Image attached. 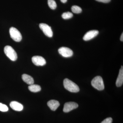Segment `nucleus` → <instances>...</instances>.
<instances>
[{
    "label": "nucleus",
    "instance_id": "obj_1",
    "mask_svg": "<svg viewBox=\"0 0 123 123\" xmlns=\"http://www.w3.org/2000/svg\"><path fill=\"white\" fill-rule=\"evenodd\" d=\"M64 87L67 90L73 93H77L79 92L80 89L78 86L68 78L64 80Z\"/></svg>",
    "mask_w": 123,
    "mask_h": 123
},
{
    "label": "nucleus",
    "instance_id": "obj_2",
    "mask_svg": "<svg viewBox=\"0 0 123 123\" xmlns=\"http://www.w3.org/2000/svg\"><path fill=\"white\" fill-rule=\"evenodd\" d=\"M91 85L94 88L98 90H103L105 88L103 79L100 76L95 77L92 79Z\"/></svg>",
    "mask_w": 123,
    "mask_h": 123
},
{
    "label": "nucleus",
    "instance_id": "obj_3",
    "mask_svg": "<svg viewBox=\"0 0 123 123\" xmlns=\"http://www.w3.org/2000/svg\"><path fill=\"white\" fill-rule=\"evenodd\" d=\"M4 51L6 55L11 60L15 61L17 59V53L11 46H6L4 49Z\"/></svg>",
    "mask_w": 123,
    "mask_h": 123
},
{
    "label": "nucleus",
    "instance_id": "obj_4",
    "mask_svg": "<svg viewBox=\"0 0 123 123\" xmlns=\"http://www.w3.org/2000/svg\"><path fill=\"white\" fill-rule=\"evenodd\" d=\"M10 37L16 42H20L22 39V36L20 31L14 27H11L9 30Z\"/></svg>",
    "mask_w": 123,
    "mask_h": 123
},
{
    "label": "nucleus",
    "instance_id": "obj_5",
    "mask_svg": "<svg viewBox=\"0 0 123 123\" xmlns=\"http://www.w3.org/2000/svg\"><path fill=\"white\" fill-rule=\"evenodd\" d=\"M39 26L40 28L46 36L49 37H52L53 36V31L51 27L47 24L43 23L40 24Z\"/></svg>",
    "mask_w": 123,
    "mask_h": 123
},
{
    "label": "nucleus",
    "instance_id": "obj_6",
    "mask_svg": "<svg viewBox=\"0 0 123 123\" xmlns=\"http://www.w3.org/2000/svg\"><path fill=\"white\" fill-rule=\"evenodd\" d=\"M59 53L63 57H68L72 56L73 52L70 49L65 47H62L58 50Z\"/></svg>",
    "mask_w": 123,
    "mask_h": 123
},
{
    "label": "nucleus",
    "instance_id": "obj_7",
    "mask_svg": "<svg viewBox=\"0 0 123 123\" xmlns=\"http://www.w3.org/2000/svg\"><path fill=\"white\" fill-rule=\"evenodd\" d=\"M77 103L74 102H68L65 104L63 111L65 112H68L78 107Z\"/></svg>",
    "mask_w": 123,
    "mask_h": 123
},
{
    "label": "nucleus",
    "instance_id": "obj_8",
    "mask_svg": "<svg viewBox=\"0 0 123 123\" xmlns=\"http://www.w3.org/2000/svg\"><path fill=\"white\" fill-rule=\"evenodd\" d=\"M33 63L37 66H44L46 64V60L43 57L40 56H35L32 58Z\"/></svg>",
    "mask_w": 123,
    "mask_h": 123
},
{
    "label": "nucleus",
    "instance_id": "obj_9",
    "mask_svg": "<svg viewBox=\"0 0 123 123\" xmlns=\"http://www.w3.org/2000/svg\"><path fill=\"white\" fill-rule=\"evenodd\" d=\"M99 31L96 30H93L88 31L83 37V39L85 41L90 40L96 37L98 34Z\"/></svg>",
    "mask_w": 123,
    "mask_h": 123
},
{
    "label": "nucleus",
    "instance_id": "obj_10",
    "mask_svg": "<svg viewBox=\"0 0 123 123\" xmlns=\"http://www.w3.org/2000/svg\"><path fill=\"white\" fill-rule=\"evenodd\" d=\"M10 107L14 111H21L23 109V105L16 101H12L10 104Z\"/></svg>",
    "mask_w": 123,
    "mask_h": 123
},
{
    "label": "nucleus",
    "instance_id": "obj_11",
    "mask_svg": "<svg viewBox=\"0 0 123 123\" xmlns=\"http://www.w3.org/2000/svg\"><path fill=\"white\" fill-rule=\"evenodd\" d=\"M47 105L51 110L55 111L59 106L60 104L56 100H51L48 102Z\"/></svg>",
    "mask_w": 123,
    "mask_h": 123
},
{
    "label": "nucleus",
    "instance_id": "obj_12",
    "mask_svg": "<svg viewBox=\"0 0 123 123\" xmlns=\"http://www.w3.org/2000/svg\"><path fill=\"white\" fill-rule=\"evenodd\" d=\"M123 83V67L121 66L120 70L118 76L116 81V85L117 87H120Z\"/></svg>",
    "mask_w": 123,
    "mask_h": 123
},
{
    "label": "nucleus",
    "instance_id": "obj_13",
    "mask_svg": "<svg viewBox=\"0 0 123 123\" xmlns=\"http://www.w3.org/2000/svg\"><path fill=\"white\" fill-rule=\"evenodd\" d=\"M23 80L25 82L29 85H33L34 83V79L31 76L26 74H24L22 75Z\"/></svg>",
    "mask_w": 123,
    "mask_h": 123
},
{
    "label": "nucleus",
    "instance_id": "obj_14",
    "mask_svg": "<svg viewBox=\"0 0 123 123\" xmlns=\"http://www.w3.org/2000/svg\"><path fill=\"white\" fill-rule=\"evenodd\" d=\"M29 89L31 92H39L41 90V88L40 86L37 85H30L29 87Z\"/></svg>",
    "mask_w": 123,
    "mask_h": 123
},
{
    "label": "nucleus",
    "instance_id": "obj_15",
    "mask_svg": "<svg viewBox=\"0 0 123 123\" xmlns=\"http://www.w3.org/2000/svg\"><path fill=\"white\" fill-rule=\"evenodd\" d=\"M48 3L49 6L52 9L54 10L56 8L57 5L54 0H48Z\"/></svg>",
    "mask_w": 123,
    "mask_h": 123
},
{
    "label": "nucleus",
    "instance_id": "obj_16",
    "mask_svg": "<svg viewBox=\"0 0 123 123\" xmlns=\"http://www.w3.org/2000/svg\"><path fill=\"white\" fill-rule=\"evenodd\" d=\"M71 9L73 12L75 13H80L82 11V10L80 7L76 5L73 6Z\"/></svg>",
    "mask_w": 123,
    "mask_h": 123
},
{
    "label": "nucleus",
    "instance_id": "obj_17",
    "mask_svg": "<svg viewBox=\"0 0 123 123\" xmlns=\"http://www.w3.org/2000/svg\"><path fill=\"white\" fill-rule=\"evenodd\" d=\"M73 13L69 12L64 13L62 15V18L64 19H68L71 18L73 17Z\"/></svg>",
    "mask_w": 123,
    "mask_h": 123
},
{
    "label": "nucleus",
    "instance_id": "obj_18",
    "mask_svg": "<svg viewBox=\"0 0 123 123\" xmlns=\"http://www.w3.org/2000/svg\"><path fill=\"white\" fill-rule=\"evenodd\" d=\"M8 111V108L6 105L0 103V111L2 112H6Z\"/></svg>",
    "mask_w": 123,
    "mask_h": 123
},
{
    "label": "nucleus",
    "instance_id": "obj_19",
    "mask_svg": "<svg viewBox=\"0 0 123 123\" xmlns=\"http://www.w3.org/2000/svg\"><path fill=\"white\" fill-rule=\"evenodd\" d=\"M112 119L111 117L107 118L102 121L101 123H112Z\"/></svg>",
    "mask_w": 123,
    "mask_h": 123
},
{
    "label": "nucleus",
    "instance_id": "obj_20",
    "mask_svg": "<svg viewBox=\"0 0 123 123\" xmlns=\"http://www.w3.org/2000/svg\"><path fill=\"white\" fill-rule=\"evenodd\" d=\"M98 2H103V3H107L110 2L111 0H95Z\"/></svg>",
    "mask_w": 123,
    "mask_h": 123
},
{
    "label": "nucleus",
    "instance_id": "obj_21",
    "mask_svg": "<svg viewBox=\"0 0 123 123\" xmlns=\"http://www.w3.org/2000/svg\"><path fill=\"white\" fill-rule=\"evenodd\" d=\"M120 40L121 42H123V33H122V34L121 36V37H120Z\"/></svg>",
    "mask_w": 123,
    "mask_h": 123
},
{
    "label": "nucleus",
    "instance_id": "obj_22",
    "mask_svg": "<svg viewBox=\"0 0 123 123\" xmlns=\"http://www.w3.org/2000/svg\"><path fill=\"white\" fill-rule=\"evenodd\" d=\"M60 0L62 3H65L67 2L68 0Z\"/></svg>",
    "mask_w": 123,
    "mask_h": 123
}]
</instances>
